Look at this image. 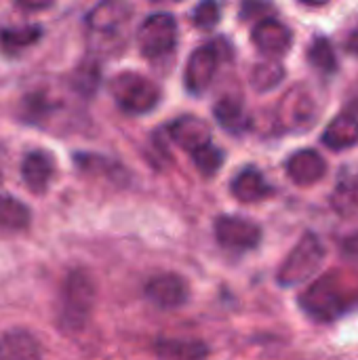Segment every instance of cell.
Returning <instances> with one entry per match:
<instances>
[{
  "label": "cell",
  "mask_w": 358,
  "mask_h": 360,
  "mask_svg": "<svg viewBox=\"0 0 358 360\" xmlns=\"http://www.w3.org/2000/svg\"><path fill=\"white\" fill-rule=\"evenodd\" d=\"M95 304V285L84 270H74L68 274L61 289L59 325L63 331H80Z\"/></svg>",
  "instance_id": "obj_1"
},
{
  "label": "cell",
  "mask_w": 358,
  "mask_h": 360,
  "mask_svg": "<svg viewBox=\"0 0 358 360\" xmlns=\"http://www.w3.org/2000/svg\"><path fill=\"white\" fill-rule=\"evenodd\" d=\"M352 302H354L352 291H348L346 285L335 274H329L321 278L319 283H314L302 297L306 312L319 321L338 319L350 308Z\"/></svg>",
  "instance_id": "obj_2"
},
{
  "label": "cell",
  "mask_w": 358,
  "mask_h": 360,
  "mask_svg": "<svg viewBox=\"0 0 358 360\" xmlns=\"http://www.w3.org/2000/svg\"><path fill=\"white\" fill-rule=\"evenodd\" d=\"M110 93L129 114H148L160 101V89L152 80L133 72L118 74L110 82Z\"/></svg>",
  "instance_id": "obj_3"
},
{
  "label": "cell",
  "mask_w": 358,
  "mask_h": 360,
  "mask_svg": "<svg viewBox=\"0 0 358 360\" xmlns=\"http://www.w3.org/2000/svg\"><path fill=\"white\" fill-rule=\"evenodd\" d=\"M177 44V21L169 13H154L137 30V46L143 57L156 59L171 53Z\"/></svg>",
  "instance_id": "obj_4"
},
{
  "label": "cell",
  "mask_w": 358,
  "mask_h": 360,
  "mask_svg": "<svg viewBox=\"0 0 358 360\" xmlns=\"http://www.w3.org/2000/svg\"><path fill=\"white\" fill-rule=\"evenodd\" d=\"M323 257H325V249H323L321 240L314 234H306L295 245L291 255L285 259V264L279 272L281 285L291 287V285H300V283L312 278L314 272L319 270Z\"/></svg>",
  "instance_id": "obj_5"
},
{
  "label": "cell",
  "mask_w": 358,
  "mask_h": 360,
  "mask_svg": "<svg viewBox=\"0 0 358 360\" xmlns=\"http://www.w3.org/2000/svg\"><path fill=\"white\" fill-rule=\"evenodd\" d=\"M319 105L314 95L306 86H293L279 103V122L285 131L300 133L314 124Z\"/></svg>",
  "instance_id": "obj_6"
},
{
  "label": "cell",
  "mask_w": 358,
  "mask_h": 360,
  "mask_svg": "<svg viewBox=\"0 0 358 360\" xmlns=\"http://www.w3.org/2000/svg\"><path fill=\"white\" fill-rule=\"evenodd\" d=\"M215 238L224 249L230 251H251L262 240V228L245 217L224 215L215 221Z\"/></svg>",
  "instance_id": "obj_7"
},
{
  "label": "cell",
  "mask_w": 358,
  "mask_h": 360,
  "mask_svg": "<svg viewBox=\"0 0 358 360\" xmlns=\"http://www.w3.org/2000/svg\"><path fill=\"white\" fill-rule=\"evenodd\" d=\"M217 51L215 44H207V46H198L188 63H186V74H184V82L186 89L194 95L205 93L209 89V84L213 82V76L217 72Z\"/></svg>",
  "instance_id": "obj_8"
},
{
  "label": "cell",
  "mask_w": 358,
  "mask_h": 360,
  "mask_svg": "<svg viewBox=\"0 0 358 360\" xmlns=\"http://www.w3.org/2000/svg\"><path fill=\"white\" fill-rule=\"evenodd\" d=\"M146 295L154 306H158L162 310H175L186 304L188 285L177 274H160L148 283Z\"/></svg>",
  "instance_id": "obj_9"
},
{
  "label": "cell",
  "mask_w": 358,
  "mask_h": 360,
  "mask_svg": "<svg viewBox=\"0 0 358 360\" xmlns=\"http://www.w3.org/2000/svg\"><path fill=\"white\" fill-rule=\"evenodd\" d=\"M253 42L266 55H283V53L289 51V46L293 42V36H291V30L287 25H283L281 21L268 17V19H262L255 25Z\"/></svg>",
  "instance_id": "obj_10"
},
{
  "label": "cell",
  "mask_w": 358,
  "mask_h": 360,
  "mask_svg": "<svg viewBox=\"0 0 358 360\" xmlns=\"http://www.w3.org/2000/svg\"><path fill=\"white\" fill-rule=\"evenodd\" d=\"M327 173V165L323 156L314 150H298L287 160V175L298 186H312L321 181Z\"/></svg>",
  "instance_id": "obj_11"
},
{
  "label": "cell",
  "mask_w": 358,
  "mask_h": 360,
  "mask_svg": "<svg viewBox=\"0 0 358 360\" xmlns=\"http://www.w3.org/2000/svg\"><path fill=\"white\" fill-rule=\"evenodd\" d=\"M131 15V6L127 0H101L89 15L87 23L93 32H116L122 23H127Z\"/></svg>",
  "instance_id": "obj_12"
},
{
  "label": "cell",
  "mask_w": 358,
  "mask_h": 360,
  "mask_svg": "<svg viewBox=\"0 0 358 360\" xmlns=\"http://www.w3.org/2000/svg\"><path fill=\"white\" fill-rule=\"evenodd\" d=\"M323 143L329 150L342 152L358 143V116L352 112L338 114L323 133Z\"/></svg>",
  "instance_id": "obj_13"
},
{
  "label": "cell",
  "mask_w": 358,
  "mask_h": 360,
  "mask_svg": "<svg viewBox=\"0 0 358 360\" xmlns=\"http://www.w3.org/2000/svg\"><path fill=\"white\" fill-rule=\"evenodd\" d=\"M53 171H55L53 158L42 150L30 152L23 158V165H21V177H23L25 186L36 194H40V192H44L49 188Z\"/></svg>",
  "instance_id": "obj_14"
},
{
  "label": "cell",
  "mask_w": 358,
  "mask_h": 360,
  "mask_svg": "<svg viewBox=\"0 0 358 360\" xmlns=\"http://www.w3.org/2000/svg\"><path fill=\"white\" fill-rule=\"evenodd\" d=\"M0 360H42V348L34 335L11 331L0 338Z\"/></svg>",
  "instance_id": "obj_15"
},
{
  "label": "cell",
  "mask_w": 358,
  "mask_h": 360,
  "mask_svg": "<svg viewBox=\"0 0 358 360\" xmlns=\"http://www.w3.org/2000/svg\"><path fill=\"white\" fill-rule=\"evenodd\" d=\"M169 133H171V139L188 152H194L196 148L211 141L209 139V127L196 116H184V118L175 120L171 124Z\"/></svg>",
  "instance_id": "obj_16"
},
{
  "label": "cell",
  "mask_w": 358,
  "mask_h": 360,
  "mask_svg": "<svg viewBox=\"0 0 358 360\" xmlns=\"http://www.w3.org/2000/svg\"><path fill=\"white\" fill-rule=\"evenodd\" d=\"M232 194L236 200L251 205V202H260L268 198L272 194V188L257 169H245L232 181Z\"/></svg>",
  "instance_id": "obj_17"
},
{
  "label": "cell",
  "mask_w": 358,
  "mask_h": 360,
  "mask_svg": "<svg viewBox=\"0 0 358 360\" xmlns=\"http://www.w3.org/2000/svg\"><path fill=\"white\" fill-rule=\"evenodd\" d=\"M213 114H215L217 122L230 133H243L247 129L249 118L245 114V108H243L241 99H236V97H222L215 103Z\"/></svg>",
  "instance_id": "obj_18"
},
{
  "label": "cell",
  "mask_w": 358,
  "mask_h": 360,
  "mask_svg": "<svg viewBox=\"0 0 358 360\" xmlns=\"http://www.w3.org/2000/svg\"><path fill=\"white\" fill-rule=\"evenodd\" d=\"M285 80V68L279 61H260L251 70V86L260 93L276 89Z\"/></svg>",
  "instance_id": "obj_19"
},
{
  "label": "cell",
  "mask_w": 358,
  "mask_h": 360,
  "mask_svg": "<svg viewBox=\"0 0 358 360\" xmlns=\"http://www.w3.org/2000/svg\"><path fill=\"white\" fill-rule=\"evenodd\" d=\"M333 209L342 215H352L358 211V175H346L338 181L331 196Z\"/></svg>",
  "instance_id": "obj_20"
},
{
  "label": "cell",
  "mask_w": 358,
  "mask_h": 360,
  "mask_svg": "<svg viewBox=\"0 0 358 360\" xmlns=\"http://www.w3.org/2000/svg\"><path fill=\"white\" fill-rule=\"evenodd\" d=\"M30 226V209L11 196H0V228L25 230Z\"/></svg>",
  "instance_id": "obj_21"
},
{
  "label": "cell",
  "mask_w": 358,
  "mask_h": 360,
  "mask_svg": "<svg viewBox=\"0 0 358 360\" xmlns=\"http://www.w3.org/2000/svg\"><path fill=\"white\" fill-rule=\"evenodd\" d=\"M42 30L38 25H25V27H13L0 32V44L8 53H17L30 44H34L40 38Z\"/></svg>",
  "instance_id": "obj_22"
},
{
  "label": "cell",
  "mask_w": 358,
  "mask_h": 360,
  "mask_svg": "<svg viewBox=\"0 0 358 360\" xmlns=\"http://www.w3.org/2000/svg\"><path fill=\"white\" fill-rule=\"evenodd\" d=\"M308 59L323 74H333L338 70V57L327 38H317L312 42V46L308 51Z\"/></svg>",
  "instance_id": "obj_23"
},
{
  "label": "cell",
  "mask_w": 358,
  "mask_h": 360,
  "mask_svg": "<svg viewBox=\"0 0 358 360\" xmlns=\"http://www.w3.org/2000/svg\"><path fill=\"white\" fill-rule=\"evenodd\" d=\"M190 154H192V160H194L196 169H198L203 175H207V177L215 175L217 169H219L222 162H224V152H222L217 146H213L211 141L205 143V146H200V148H196V150L190 152Z\"/></svg>",
  "instance_id": "obj_24"
},
{
  "label": "cell",
  "mask_w": 358,
  "mask_h": 360,
  "mask_svg": "<svg viewBox=\"0 0 358 360\" xmlns=\"http://www.w3.org/2000/svg\"><path fill=\"white\" fill-rule=\"evenodd\" d=\"M219 4L217 0H203L196 8H194V23L200 30H211L219 23Z\"/></svg>",
  "instance_id": "obj_25"
},
{
  "label": "cell",
  "mask_w": 358,
  "mask_h": 360,
  "mask_svg": "<svg viewBox=\"0 0 358 360\" xmlns=\"http://www.w3.org/2000/svg\"><path fill=\"white\" fill-rule=\"evenodd\" d=\"M266 11H270V4L266 0H245L241 15H243V19H251V17H257Z\"/></svg>",
  "instance_id": "obj_26"
},
{
  "label": "cell",
  "mask_w": 358,
  "mask_h": 360,
  "mask_svg": "<svg viewBox=\"0 0 358 360\" xmlns=\"http://www.w3.org/2000/svg\"><path fill=\"white\" fill-rule=\"evenodd\" d=\"M344 255L358 264V234H352L344 240Z\"/></svg>",
  "instance_id": "obj_27"
},
{
  "label": "cell",
  "mask_w": 358,
  "mask_h": 360,
  "mask_svg": "<svg viewBox=\"0 0 358 360\" xmlns=\"http://www.w3.org/2000/svg\"><path fill=\"white\" fill-rule=\"evenodd\" d=\"M17 4L23 11H42L53 4V0H17Z\"/></svg>",
  "instance_id": "obj_28"
},
{
  "label": "cell",
  "mask_w": 358,
  "mask_h": 360,
  "mask_svg": "<svg viewBox=\"0 0 358 360\" xmlns=\"http://www.w3.org/2000/svg\"><path fill=\"white\" fill-rule=\"evenodd\" d=\"M348 51L358 57V27L350 34V38H348Z\"/></svg>",
  "instance_id": "obj_29"
},
{
  "label": "cell",
  "mask_w": 358,
  "mask_h": 360,
  "mask_svg": "<svg viewBox=\"0 0 358 360\" xmlns=\"http://www.w3.org/2000/svg\"><path fill=\"white\" fill-rule=\"evenodd\" d=\"M300 2H304V4H310V6H323V4H327L329 0H300Z\"/></svg>",
  "instance_id": "obj_30"
},
{
  "label": "cell",
  "mask_w": 358,
  "mask_h": 360,
  "mask_svg": "<svg viewBox=\"0 0 358 360\" xmlns=\"http://www.w3.org/2000/svg\"><path fill=\"white\" fill-rule=\"evenodd\" d=\"M154 2H181V0H154Z\"/></svg>",
  "instance_id": "obj_31"
}]
</instances>
